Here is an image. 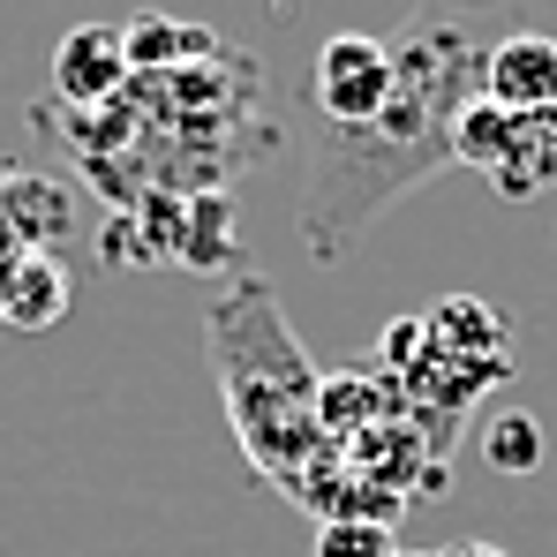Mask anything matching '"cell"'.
I'll return each instance as SVG.
<instances>
[{
	"instance_id": "4",
	"label": "cell",
	"mask_w": 557,
	"mask_h": 557,
	"mask_svg": "<svg viewBox=\"0 0 557 557\" xmlns=\"http://www.w3.org/2000/svg\"><path fill=\"white\" fill-rule=\"evenodd\" d=\"M482 98H497L505 113H557V38H543V30H505L490 46Z\"/></svg>"
},
{
	"instance_id": "11",
	"label": "cell",
	"mask_w": 557,
	"mask_h": 557,
	"mask_svg": "<svg viewBox=\"0 0 557 557\" xmlns=\"http://www.w3.org/2000/svg\"><path fill=\"white\" fill-rule=\"evenodd\" d=\"M505 144H512V113H505L497 98H467V106H460V121H453V166L497 174Z\"/></svg>"
},
{
	"instance_id": "3",
	"label": "cell",
	"mask_w": 557,
	"mask_h": 557,
	"mask_svg": "<svg viewBox=\"0 0 557 557\" xmlns=\"http://www.w3.org/2000/svg\"><path fill=\"white\" fill-rule=\"evenodd\" d=\"M309 98H317L324 128H370L376 113H384V98H392V38H376V30H332L317 46Z\"/></svg>"
},
{
	"instance_id": "2",
	"label": "cell",
	"mask_w": 557,
	"mask_h": 557,
	"mask_svg": "<svg viewBox=\"0 0 557 557\" xmlns=\"http://www.w3.org/2000/svg\"><path fill=\"white\" fill-rule=\"evenodd\" d=\"M211 370H219L226 422H234L249 467L272 474L286 497H301V482L339 445L324 437V414H317L324 376L294 347L286 309H278V294L264 278H234L219 294V309H211Z\"/></svg>"
},
{
	"instance_id": "7",
	"label": "cell",
	"mask_w": 557,
	"mask_h": 557,
	"mask_svg": "<svg viewBox=\"0 0 557 557\" xmlns=\"http://www.w3.org/2000/svg\"><path fill=\"white\" fill-rule=\"evenodd\" d=\"M0 219H8V234H15L23 249H53V242L76 226V196L61 182H46V174L8 166V174H0Z\"/></svg>"
},
{
	"instance_id": "6",
	"label": "cell",
	"mask_w": 557,
	"mask_h": 557,
	"mask_svg": "<svg viewBox=\"0 0 557 557\" xmlns=\"http://www.w3.org/2000/svg\"><path fill=\"white\" fill-rule=\"evenodd\" d=\"M69 301H76V278L53 249H23L0 272V324H15V332H53L69 317Z\"/></svg>"
},
{
	"instance_id": "10",
	"label": "cell",
	"mask_w": 557,
	"mask_h": 557,
	"mask_svg": "<svg viewBox=\"0 0 557 557\" xmlns=\"http://www.w3.org/2000/svg\"><path fill=\"white\" fill-rule=\"evenodd\" d=\"M121 46H128V69L159 76V69H174V61H188V53H211V30H188V23H174V15H128Z\"/></svg>"
},
{
	"instance_id": "9",
	"label": "cell",
	"mask_w": 557,
	"mask_h": 557,
	"mask_svg": "<svg viewBox=\"0 0 557 557\" xmlns=\"http://www.w3.org/2000/svg\"><path fill=\"white\" fill-rule=\"evenodd\" d=\"M430 347H445V355H482V362H505V317L490 309V301H474V294H453V301H437L430 317Z\"/></svg>"
},
{
	"instance_id": "1",
	"label": "cell",
	"mask_w": 557,
	"mask_h": 557,
	"mask_svg": "<svg viewBox=\"0 0 557 557\" xmlns=\"http://www.w3.org/2000/svg\"><path fill=\"white\" fill-rule=\"evenodd\" d=\"M520 0H414L407 30L392 38V98L370 128H324L309 151L301 188V242L317 264H339L370 219L407 196L414 182L453 166V121L467 98H482L490 46L505 38Z\"/></svg>"
},
{
	"instance_id": "5",
	"label": "cell",
	"mask_w": 557,
	"mask_h": 557,
	"mask_svg": "<svg viewBox=\"0 0 557 557\" xmlns=\"http://www.w3.org/2000/svg\"><path fill=\"white\" fill-rule=\"evenodd\" d=\"M121 84H128V46L113 23H84L53 46V91L69 106H106L121 98Z\"/></svg>"
},
{
	"instance_id": "8",
	"label": "cell",
	"mask_w": 557,
	"mask_h": 557,
	"mask_svg": "<svg viewBox=\"0 0 557 557\" xmlns=\"http://www.w3.org/2000/svg\"><path fill=\"white\" fill-rule=\"evenodd\" d=\"M490 188L505 203H528V196L557 188V113H512V144H505Z\"/></svg>"
},
{
	"instance_id": "12",
	"label": "cell",
	"mask_w": 557,
	"mask_h": 557,
	"mask_svg": "<svg viewBox=\"0 0 557 557\" xmlns=\"http://www.w3.org/2000/svg\"><path fill=\"white\" fill-rule=\"evenodd\" d=\"M182 264H188V272H203V264H234V203H226V196L182 203Z\"/></svg>"
},
{
	"instance_id": "14",
	"label": "cell",
	"mask_w": 557,
	"mask_h": 557,
	"mask_svg": "<svg viewBox=\"0 0 557 557\" xmlns=\"http://www.w3.org/2000/svg\"><path fill=\"white\" fill-rule=\"evenodd\" d=\"M399 535L384 520H317V557H392Z\"/></svg>"
},
{
	"instance_id": "16",
	"label": "cell",
	"mask_w": 557,
	"mask_h": 557,
	"mask_svg": "<svg viewBox=\"0 0 557 557\" xmlns=\"http://www.w3.org/2000/svg\"><path fill=\"white\" fill-rule=\"evenodd\" d=\"M445 557H505L497 543H460V550H445Z\"/></svg>"
},
{
	"instance_id": "13",
	"label": "cell",
	"mask_w": 557,
	"mask_h": 557,
	"mask_svg": "<svg viewBox=\"0 0 557 557\" xmlns=\"http://www.w3.org/2000/svg\"><path fill=\"white\" fill-rule=\"evenodd\" d=\"M482 460L497 467V474H535V467H543V422L520 414V407L490 414V430H482Z\"/></svg>"
},
{
	"instance_id": "15",
	"label": "cell",
	"mask_w": 557,
	"mask_h": 557,
	"mask_svg": "<svg viewBox=\"0 0 557 557\" xmlns=\"http://www.w3.org/2000/svg\"><path fill=\"white\" fill-rule=\"evenodd\" d=\"M15 257H23V242H15V234H8V219H0V272H8Z\"/></svg>"
}]
</instances>
